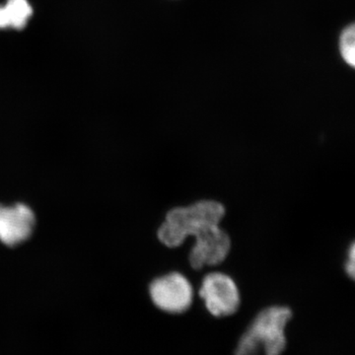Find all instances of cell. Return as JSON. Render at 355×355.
<instances>
[{
    "label": "cell",
    "instance_id": "cell-4",
    "mask_svg": "<svg viewBox=\"0 0 355 355\" xmlns=\"http://www.w3.org/2000/svg\"><path fill=\"white\" fill-rule=\"evenodd\" d=\"M149 291L154 304L172 314L186 312L193 303V286L180 272H170L154 279Z\"/></svg>",
    "mask_w": 355,
    "mask_h": 355
},
{
    "label": "cell",
    "instance_id": "cell-8",
    "mask_svg": "<svg viewBox=\"0 0 355 355\" xmlns=\"http://www.w3.org/2000/svg\"><path fill=\"white\" fill-rule=\"evenodd\" d=\"M345 272L352 279L355 277V244L352 243L349 252H347V263H345Z\"/></svg>",
    "mask_w": 355,
    "mask_h": 355
},
{
    "label": "cell",
    "instance_id": "cell-1",
    "mask_svg": "<svg viewBox=\"0 0 355 355\" xmlns=\"http://www.w3.org/2000/svg\"><path fill=\"white\" fill-rule=\"evenodd\" d=\"M225 212L222 203L212 200L174 207L158 229L159 240L165 246L177 248L193 236L196 243L189 258L191 268L202 270L205 266L219 265L231 249L230 237L219 227Z\"/></svg>",
    "mask_w": 355,
    "mask_h": 355
},
{
    "label": "cell",
    "instance_id": "cell-7",
    "mask_svg": "<svg viewBox=\"0 0 355 355\" xmlns=\"http://www.w3.org/2000/svg\"><path fill=\"white\" fill-rule=\"evenodd\" d=\"M338 51L343 62L349 67H355V28L354 23L347 26L340 32L338 38Z\"/></svg>",
    "mask_w": 355,
    "mask_h": 355
},
{
    "label": "cell",
    "instance_id": "cell-2",
    "mask_svg": "<svg viewBox=\"0 0 355 355\" xmlns=\"http://www.w3.org/2000/svg\"><path fill=\"white\" fill-rule=\"evenodd\" d=\"M291 317V310L282 306L261 311L238 343L236 355H256L260 349L266 355H282L286 345V327Z\"/></svg>",
    "mask_w": 355,
    "mask_h": 355
},
{
    "label": "cell",
    "instance_id": "cell-5",
    "mask_svg": "<svg viewBox=\"0 0 355 355\" xmlns=\"http://www.w3.org/2000/svg\"><path fill=\"white\" fill-rule=\"evenodd\" d=\"M34 214L27 205H0V241L8 246L19 244L31 235Z\"/></svg>",
    "mask_w": 355,
    "mask_h": 355
},
{
    "label": "cell",
    "instance_id": "cell-3",
    "mask_svg": "<svg viewBox=\"0 0 355 355\" xmlns=\"http://www.w3.org/2000/svg\"><path fill=\"white\" fill-rule=\"evenodd\" d=\"M200 297L212 316H230L237 312L241 298L232 277L223 272H210L203 277Z\"/></svg>",
    "mask_w": 355,
    "mask_h": 355
},
{
    "label": "cell",
    "instance_id": "cell-6",
    "mask_svg": "<svg viewBox=\"0 0 355 355\" xmlns=\"http://www.w3.org/2000/svg\"><path fill=\"white\" fill-rule=\"evenodd\" d=\"M34 14L29 0H4L0 3V31H22Z\"/></svg>",
    "mask_w": 355,
    "mask_h": 355
}]
</instances>
